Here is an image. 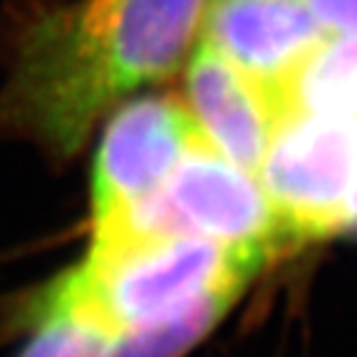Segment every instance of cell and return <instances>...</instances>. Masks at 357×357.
<instances>
[{
  "instance_id": "cell-7",
  "label": "cell",
  "mask_w": 357,
  "mask_h": 357,
  "mask_svg": "<svg viewBox=\"0 0 357 357\" xmlns=\"http://www.w3.org/2000/svg\"><path fill=\"white\" fill-rule=\"evenodd\" d=\"M25 318L33 333L17 357H107L109 352V337L67 301L55 280L30 301Z\"/></svg>"
},
{
  "instance_id": "cell-8",
  "label": "cell",
  "mask_w": 357,
  "mask_h": 357,
  "mask_svg": "<svg viewBox=\"0 0 357 357\" xmlns=\"http://www.w3.org/2000/svg\"><path fill=\"white\" fill-rule=\"evenodd\" d=\"M293 112L357 117V38L328 40L303 65L290 89Z\"/></svg>"
},
{
  "instance_id": "cell-4",
  "label": "cell",
  "mask_w": 357,
  "mask_h": 357,
  "mask_svg": "<svg viewBox=\"0 0 357 357\" xmlns=\"http://www.w3.org/2000/svg\"><path fill=\"white\" fill-rule=\"evenodd\" d=\"M204 132L184 102L142 97L105 129L92 172V231L119 221L167 181Z\"/></svg>"
},
{
  "instance_id": "cell-2",
  "label": "cell",
  "mask_w": 357,
  "mask_h": 357,
  "mask_svg": "<svg viewBox=\"0 0 357 357\" xmlns=\"http://www.w3.org/2000/svg\"><path fill=\"white\" fill-rule=\"evenodd\" d=\"M149 236H199L256 245L275 258L296 241L251 174L226 162L206 137L196 139L159 189L119 221L92 231V243Z\"/></svg>"
},
{
  "instance_id": "cell-3",
  "label": "cell",
  "mask_w": 357,
  "mask_h": 357,
  "mask_svg": "<svg viewBox=\"0 0 357 357\" xmlns=\"http://www.w3.org/2000/svg\"><path fill=\"white\" fill-rule=\"evenodd\" d=\"M258 174L296 245L340 234L357 178V119L290 112Z\"/></svg>"
},
{
  "instance_id": "cell-1",
  "label": "cell",
  "mask_w": 357,
  "mask_h": 357,
  "mask_svg": "<svg viewBox=\"0 0 357 357\" xmlns=\"http://www.w3.org/2000/svg\"><path fill=\"white\" fill-rule=\"evenodd\" d=\"M208 0H77L43 10L17 38L0 129L73 156L100 114L176 73Z\"/></svg>"
},
{
  "instance_id": "cell-6",
  "label": "cell",
  "mask_w": 357,
  "mask_h": 357,
  "mask_svg": "<svg viewBox=\"0 0 357 357\" xmlns=\"http://www.w3.org/2000/svg\"><path fill=\"white\" fill-rule=\"evenodd\" d=\"M184 82L186 107L208 144L236 169L258 176L268 144L288 112L206 40L191 50Z\"/></svg>"
},
{
  "instance_id": "cell-9",
  "label": "cell",
  "mask_w": 357,
  "mask_h": 357,
  "mask_svg": "<svg viewBox=\"0 0 357 357\" xmlns=\"http://www.w3.org/2000/svg\"><path fill=\"white\" fill-rule=\"evenodd\" d=\"M305 6L328 35L357 33V0H305Z\"/></svg>"
},
{
  "instance_id": "cell-5",
  "label": "cell",
  "mask_w": 357,
  "mask_h": 357,
  "mask_svg": "<svg viewBox=\"0 0 357 357\" xmlns=\"http://www.w3.org/2000/svg\"><path fill=\"white\" fill-rule=\"evenodd\" d=\"M204 40L293 112V79L330 40L305 0H208Z\"/></svg>"
}]
</instances>
